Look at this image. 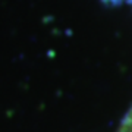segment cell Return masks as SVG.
Here are the masks:
<instances>
[{"instance_id": "obj_1", "label": "cell", "mask_w": 132, "mask_h": 132, "mask_svg": "<svg viewBox=\"0 0 132 132\" xmlns=\"http://www.w3.org/2000/svg\"><path fill=\"white\" fill-rule=\"evenodd\" d=\"M118 132H132V107L129 109L128 113L125 114V118H123Z\"/></svg>"}]
</instances>
